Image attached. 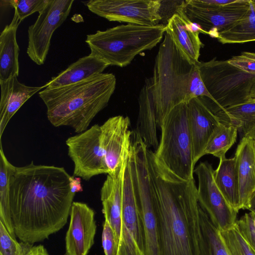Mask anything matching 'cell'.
<instances>
[{"label": "cell", "mask_w": 255, "mask_h": 255, "mask_svg": "<svg viewBox=\"0 0 255 255\" xmlns=\"http://www.w3.org/2000/svg\"><path fill=\"white\" fill-rule=\"evenodd\" d=\"M62 167L12 165L9 180L10 212L15 235L33 245L66 225L75 194Z\"/></svg>", "instance_id": "cell-1"}, {"label": "cell", "mask_w": 255, "mask_h": 255, "mask_svg": "<svg viewBox=\"0 0 255 255\" xmlns=\"http://www.w3.org/2000/svg\"><path fill=\"white\" fill-rule=\"evenodd\" d=\"M150 174L156 198L162 255H201L202 235L194 178L181 180L148 149Z\"/></svg>", "instance_id": "cell-2"}, {"label": "cell", "mask_w": 255, "mask_h": 255, "mask_svg": "<svg viewBox=\"0 0 255 255\" xmlns=\"http://www.w3.org/2000/svg\"><path fill=\"white\" fill-rule=\"evenodd\" d=\"M116 86L115 76L103 73L73 84L45 88L38 94L53 126L70 127L79 133L107 106Z\"/></svg>", "instance_id": "cell-3"}, {"label": "cell", "mask_w": 255, "mask_h": 255, "mask_svg": "<svg viewBox=\"0 0 255 255\" xmlns=\"http://www.w3.org/2000/svg\"><path fill=\"white\" fill-rule=\"evenodd\" d=\"M196 65L181 51L170 34L165 31L151 77L159 127L175 106L190 101L188 85Z\"/></svg>", "instance_id": "cell-4"}, {"label": "cell", "mask_w": 255, "mask_h": 255, "mask_svg": "<svg viewBox=\"0 0 255 255\" xmlns=\"http://www.w3.org/2000/svg\"><path fill=\"white\" fill-rule=\"evenodd\" d=\"M165 25L146 26L134 24L118 25L88 34L85 40L90 54L109 65L125 67L142 52L150 50L162 40Z\"/></svg>", "instance_id": "cell-5"}, {"label": "cell", "mask_w": 255, "mask_h": 255, "mask_svg": "<svg viewBox=\"0 0 255 255\" xmlns=\"http://www.w3.org/2000/svg\"><path fill=\"white\" fill-rule=\"evenodd\" d=\"M161 136L153 152L156 159L181 180L194 179L195 164L187 116V105L181 103L167 115L160 126Z\"/></svg>", "instance_id": "cell-6"}, {"label": "cell", "mask_w": 255, "mask_h": 255, "mask_svg": "<svg viewBox=\"0 0 255 255\" xmlns=\"http://www.w3.org/2000/svg\"><path fill=\"white\" fill-rule=\"evenodd\" d=\"M197 65L205 87L214 100L216 113L251 98L255 75L242 71L228 60H219L216 57L199 61Z\"/></svg>", "instance_id": "cell-7"}, {"label": "cell", "mask_w": 255, "mask_h": 255, "mask_svg": "<svg viewBox=\"0 0 255 255\" xmlns=\"http://www.w3.org/2000/svg\"><path fill=\"white\" fill-rule=\"evenodd\" d=\"M129 163L141 220L144 255H162L157 204L147 155L137 152L130 157Z\"/></svg>", "instance_id": "cell-8"}, {"label": "cell", "mask_w": 255, "mask_h": 255, "mask_svg": "<svg viewBox=\"0 0 255 255\" xmlns=\"http://www.w3.org/2000/svg\"><path fill=\"white\" fill-rule=\"evenodd\" d=\"M85 4L92 12L110 21L155 26L162 20V0H91Z\"/></svg>", "instance_id": "cell-9"}, {"label": "cell", "mask_w": 255, "mask_h": 255, "mask_svg": "<svg viewBox=\"0 0 255 255\" xmlns=\"http://www.w3.org/2000/svg\"><path fill=\"white\" fill-rule=\"evenodd\" d=\"M73 2L74 0H49L34 24L29 26L26 53L36 64L44 63L52 35L66 19Z\"/></svg>", "instance_id": "cell-10"}, {"label": "cell", "mask_w": 255, "mask_h": 255, "mask_svg": "<svg viewBox=\"0 0 255 255\" xmlns=\"http://www.w3.org/2000/svg\"><path fill=\"white\" fill-rule=\"evenodd\" d=\"M100 134V126L95 124L66 140L68 155L74 165V177L88 181L99 174H108Z\"/></svg>", "instance_id": "cell-11"}, {"label": "cell", "mask_w": 255, "mask_h": 255, "mask_svg": "<svg viewBox=\"0 0 255 255\" xmlns=\"http://www.w3.org/2000/svg\"><path fill=\"white\" fill-rule=\"evenodd\" d=\"M214 170L207 161L200 162L194 169L198 178V200L213 224L223 232L236 225L238 212L228 204L217 186Z\"/></svg>", "instance_id": "cell-12"}, {"label": "cell", "mask_w": 255, "mask_h": 255, "mask_svg": "<svg viewBox=\"0 0 255 255\" xmlns=\"http://www.w3.org/2000/svg\"><path fill=\"white\" fill-rule=\"evenodd\" d=\"M250 7V0L236 1L218 7L199 4L194 0H183L182 8L188 20L198 25L204 33L217 37L226 30L243 18Z\"/></svg>", "instance_id": "cell-13"}, {"label": "cell", "mask_w": 255, "mask_h": 255, "mask_svg": "<svg viewBox=\"0 0 255 255\" xmlns=\"http://www.w3.org/2000/svg\"><path fill=\"white\" fill-rule=\"evenodd\" d=\"M122 231L118 255H144L141 220L129 179L122 183Z\"/></svg>", "instance_id": "cell-14"}, {"label": "cell", "mask_w": 255, "mask_h": 255, "mask_svg": "<svg viewBox=\"0 0 255 255\" xmlns=\"http://www.w3.org/2000/svg\"><path fill=\"white\" fill-rule=\"evenodd\" d=\"M128 117L116 116L100 126V143L109 175H114L122 164L132 143Z\"/></svg>", "instance_id": "cell-15"}, {"label": "cell", "mask_w": 255, "mask_h": 255, "mask_svg": "<svg viewBox=\"0 0 255 255\" xmlns=\"http://www.w3.org/2000/svg\"><path fill=\"white\" fill-rule=\"evenodd\" d=\"M96 230L94 211L86 203L73 202L65 238V255H88Z\"/></svg>", "instance_id": "cell-16"}, {"label": "cell", "mask_w": 255, "mask_h": 255, "mask_svg": "<svg viewBox=\"0 0 255 255\" xmlns=\"http://www.w3.org/2000/svg\"><path fill=\"white\" fill-rule=\"evenodd\" d=\"M187 105L193 161L195 165L205 155L204 151L208 141L221 122L205 97L193 98Z\"/></svg>", "instance_id": "cell-17"}, {"label": "cell", "mask_w": 255, "mask_h": 255, "mask_svg": "<svg viewBox=\"0 0 255 255\" xmlns=\"http://www.w3.org/2000/svg\"><path fill=\"white\" fill-rule=\"evenodd\" d=\"M183 0L180 1L176 12L167 20L165 31H168L182 52L195 64L199 63L201 48L203 44L199 33H204L196 24L186 17L182 8Z\"/></svg>", "instance_id": "cell-18"}, {"label": "cell", "mask_w": 255, "mask_h": 255, "mask_svg": "<svg viewBox=\"0 0 255 255\" xmlns=\"http://www.w3.org/2000/svg\"><path fill=\"white\" fill-rule=\"evenodd\" d=\"M240 209H246L255 192V138L242 137L235 155Z\"/></svg>", "instance_id": "cell-19"}, {"label": "cell", "mask_w": 255, "mask_h": 255, "mask_svg": "<svg viewBox=\"0 0 255 255\" xmlns=\"http://www.w3.org/2000/svg\"><path fill=\"white\" fill-rule=\"evenodd\" d=\"M129 151L116 173L113 175L108 174L100 191L103 206L102 212L104 215L105 220L108 221L110 224L119 243L122 231V179Z\"/></svg>", "instance_id": "cell-20"}, {"label": "cell", "mask_w": 255, "mask_h": 255, "mask_svg": "<svg viewBox=\"0 0 255 255\" xmlns=\"http://www.w3.org/2000/svg\"><path fill=\"white\" fill-rule=\"evenodd\" d=\"M17 77L0 81L1 98L0 102V138L8 123L19 109L31 97L41 89L40 87L28 86L21 83Z\"/></svg>", "instance_id": "cell-21"}, {"label": "cell", "mask_w": 255, "mask_h": 255, "mask_svg": "<svg viewBox=\"0 0 255 255\" xmlns=\"http://www.w3.org/2000/svg\"><path fill=\"white\" fill-rule=\"evenodd\" d=\"M139 110L135 134L143 140L147 147L155 150L158 146L156 115L151 77L147 78L138 97Z\"/></svg>", "instance_id": "cell-22"}, {"label": "cell", "mask_w": 255, "mask_h": 255, "mask_svg": "<svg viewBox=\"0 0 255 255\" xmlns=\"http://www.w3.org/2000/svg\"><path fill=\"white\" fill-rule=\"evenodd\" d=\"M109 64L91 54L80 58L47 82L45 88H53L73 84L103 73Z\"/></svg>", "instance_id": "cell-23"}, {"label": "cell", "mask_w": 255, "mask_h": 255, "mask_svg": "<svg viewBox=\"0 0 255 255\" xmlns=\"http://www.w3.org/2000/svg\"><path fill=\"white\" fill-rule=\"evenodd\" d=\"M21 22L14 13L12 21L0 33V81L18 76L19 48L16 41V31Z\"/></svg>", "instance_id": "cell-24"}, {"label": "cell", "mask_w": 255, "mask_h": 255, "mask_svg": "<svg viewBox=\"0 0 255 255\" xmlns=\"http://www.w3.org/2000/svg\"><path fill=\"white\" fill-rule=\"evenodd\" d=\"M214 179L228 204L238 213L240 200L235 157L220 160L217 168L214 170Z\"/></svg>", "instance_id": "cell-25"}, {"label": "cell", "mask_w": 255, "mask_h": 255, "mask_svg": "<svg viewBox=\"0 0 255 255\" xmlns=\"http://www.w3.org/2000/svg\"><path fill=\"white\" fill-rule=\"evenodd\" d=\"M221 122L238 127L244 136L255 138V98L231 106L216 114Z\"/></svg>", "instance_id": "cell-26"}, {"label": "cell", "mask_w": 255, "mask_h": 255, "mask_svg": "<svg viewBox=\"0 0 255 255\" xmlns=\"http://www.w3.org/2000/svg\"><path fill=\"white\" fill-rule=\"evenodd\" d=\"M217 38L223 44L255 41V0H250L249 10L243 18L219 33Z\"/></svg>", "instance_id": "cell-27"}, {"label": "cell", "mask_w": 255, "mask_h": 255, "mask_svg": "<svg viewBox=\"0 0 255 255\" xmlns=\"http://www.w3.org/2000/svg\"><path fill=\"white\" fill-rule=\"evenodd\" d=\"M199 217L202 235L201 255H230L221 231L213 224L200 206Z\"/></svg>", "instance_id": "cell-28"}, {"label": "cell", "mask_w": 255, "mask_h": 255, "mask_svg": "<svg viewBox=\"0 0 255 255\" xmlns=\"http://www.w3.org/2000/svg\"><path fill=\"white\" fill-rule=\"evenodd\" d=\"M238 127L221 123L210 137L204 154H211L220 160L226 158V153L236 141Z\"/></svg>", "instance_id": "cell-29"}, {"label": "cell", "mask_w": 255, "mask_h": 255, "mask_svg": "<svg viewBox=\"0 0 255 255\" xmlns=\"http://www.w3.org/2000/svg\"><path fill=\"white\" fill-rule=\"evenodd\" d=\"M12 165L4 153L0 141V221L5 226L11 235L16 237L12 227L9 205V180Z\"/></svg>", "instance_id": "cell-30"}, {"label": "cell", "mask_w": 255, "mask_h": 255, "mask_svg": "<svg viewBox=\"0 0 255 255\" xmlns=\"http://www.w3.org/2000/svg\"><path fill=\"white\" fill-rule=\"evenodd\" d=\"M221 233L230 255H255V251L242 236L236 225Z\"/></svg>", "instance_id": "cell-31"}, {"label": "cell", "mask_w": 255, "mask_h": 255, "mask_svg": "<svg viewBox=\"0 0 255 255\" xmlns=\"http://www.w3.org/2000/svg\"><path fill=\"white\" fill-rule=\"evenodd\" d=\"M33 245L21 242L11 235L0 221V255H25Z\"/></svg>", "instance_id": "cell-32"}, {"label": "cell", "mask_w": 255, "mask_h": 255, "mask_svg": "<svg viewBox=\"0 0 255 255\" xmlns=\"http://www.w3.org/2000/svg\"><path fill=\"white\" fill-rule=\"evenodd\" d=\"M13 7L14 13L22 21L26 17L35 12H40L47 5L49 0H3Z\"/></svg>", "instance_id": "cell-33"}, {"label": "cell", "mask_w": 255, "mask_h": 255, "mask_svg": "<svg viewBox=\"0 0 255 255\" xmlns=\"http://www.w3.org/2000/svg\"><path fill=\"white\" fill-rule=\"evenodd\" d=\"M188 96L190 101L194 98L205 97L214 103L213 98L208 92L202 80L197 64L190 78L188 85Z\"/></svg>", "instance_id": "cell-34"}, {"label": "cell", "mask_w": 255, "mask_h": 255, "mask_svg": "<svg viewBox=\"0 0 255 255\" xmlns=\"http://www.w3.org/2000/svg\"><path fill=\"white\" fill-rule=\"evenodd\" d=\"M102 234V247L105 255H118L119 241L108 221L105 220Z\"/></svg>", "instance_id": "cell-35"}, {"label": "cell", "mask_w": 255, "mask_h": 255, "mask_svg": "<svg viewBox=\"0 0 255 255\" xmlns=\"http://www.w3.org/2000/svg\"><path fill=\"white\" fill-rule=\"evenodd\" d=\"M253 214L246 213L237 221L236 226L242 236L255 251V227Z\"/></svg>", "instance_id": "cell-36"}, {"label": "cell", "mask_w": 255, "mask_h": 255, "mask_svg": "<svg viewBox=\"0 0 255 255\" xmlns=\"http://www.w3.org/2000/svg\"><path fill=\"white\" fill-rule=\"evenodd\" d=\"M229 62L242 71L255 75V61L240 54L228 59Z\"/></svg>", "instance_id": "cell-37"}, {"label": "cell", "mask_w": 255, "mask_h": 255, "mask_svg": "<svg viewBox=\"0 0 255 255\" xmlns=\"http://www.w3.org/2000/svg\"><path fill=\"white\" fill-rule=\"evenodd\" d=\"M197 3L206 6L218 7L233 3L237 0H194Z\"/></svg>", "instance_id": "cell-38"}, {"label": "cell", "mask_w": 255, "mask_h": 255, "mask_svg": "<svg viewBox=\"0 0 255 255\" xmlns=\"http://www.w3.org/2000/svg\"><path fill=\"white\" fill-rule=\"evenodd\" d=\"M25 255H49L47 250L42 245L33 246Z\"/></svg>", "instance_id": "cell-39"}, {"label": "cell", "mask_w": 255, "mask_h": 255, "mask_svg": "<svg viewBox=\"0 0 255 255\" xmlns=\"http://www.w3.org/2000/svg\"><path fill=\"white\" fill-rule=\"evenodd\" d=\"M70 186L72 192L75 194L82 191V187L81 184V178L75 177L73 176L70 178Z\"/></svg>", "instance_id": "cell-40"}, {"label": "cell", "mask_w": 255, "mask_h": 255, "mask_svg": "<svg viewBox=\"0 0 255 255\" xmlns=\"http://www.w3.org/2000/svg\"><path fill=\"white\" fill-rule=\"evenodd\" d=\"M246 209L255 215V192L252 196Z\"/></svg>", "instance_id": "cell-41"}, {"label": "cell", "mask_w": 255, "mask_h": 255, "mask_svg": "<svg viewBox=\"0 0 255 255\" xmlns=\"http://www.w3.org/2000/svg\"><path fill=\"white\" fill-rule=\"evenodd\" d=\"M241 54L255 61V52L244 51Z\"/></svg>", "instance_id": "cell-42"}, {"label": "cell", "mask_w": 255, "mask_h": 255, "mask_svg": "<svg viewBox=\"0 0 255 255\" xmlns=\"http://www.w3.org/2000/svg\"><path fill=\"white\" fill-rule=\"evenodd\" d=\"M251 98H255V82L254 83L251 91Z\"/></svg>", "instance_id": "cell-43"}, {"label": "cell", "mask_w": 255, "mask_h": 255, "mask_svg": "<svg viewBox=\"0 0 255 255\" xmlns=\"http://www.w3.org/2000/svg\"><path fill=\"white\" fill-rule=\"evenodd\" d=\"M253 221H254V224L255 227V215L253 214Z\"/></svg>", "instance_id": "cell-44"}, {"label": "cell", "mask_w": 255, "mask_h": 255, "mask_svg": "<svg viewBox=\"0 0 255 255\" xmlns=\"http://www.w3.org/2000/svg\"></svg>", "instance_id": "cell-45"}]
</instances>
